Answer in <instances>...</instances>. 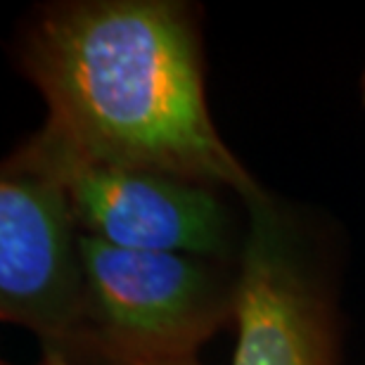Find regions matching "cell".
<instances>
[{"instance_id":"5","label":"cell","mask_w":365,"mask_h":365,"mask_svg":"<svg viewBox=\"0 0 365 365\" xmlns=\"http://www.w3.org/2000/svg\"><path fill=\"white\" fill-rule=\"evenodd\" d=\"M60 178L81 235L130 252L190 254L230 264L240 254L232 216L216 190L152 171L5 159Z\"/></svg>"},{"instance_id":"7","label":"cell","mask_w":365,"mask_h":365,"mask_svg":"<svg viewBox=\"0 0 365 365\" xmlns=\"http://www.w3.org/2000/svg\"><path fill=\"white\" fill-rule=\"evenodd\" d=\"M361 98H363V105H365V71H363V78H361Z\"/></svg>"},{"instance_id":"6","label":"cell","mask_w":365,"mask_h":365,"mask_svg":"<svg viewBox=\"0 0 365 365\" xmlns=\"http://www.w3.org/2000/svg\"><path fill=\"white\" fill-rule=\"evenodd\" d=\"M41 365H74L67 359H60V356H46ZM138 365H202L197 359H182V361H164V363H138Z\"/></svg>"},{"instance_id":"1","label":"cell","mask_w":365,"mask_h":365,"mask_svg":"<svg viewBox=\"0 0 365 365\" xmlns=\"http://www.w3.org/2000/svg\"><path fill=\"white\" fill-rule=\"evenodd\" d=\"M19 69L48 105L19 155L266 195L211 121L202 41L180 0H69L36 14Z\"/></svg>"},{"instance_id":"3","label":"cell","mask_w":365,"mask_h":365,"mask_svg":"<svg viewBox=\"0 0 365 365\" xmlns=\"http://www.w3.org/2000/svg\"><path fill=\"white\" fill-rule=\"evenodd\" d=\"M232 365H337L332 294L309 240L271 195L247 202Z\"/></svg>"},{"instance_id":"4","label":"cell","mask_w":365,"mask_h":365,"mask_svg":"<svg viewBox=\"0 0 365 365\" xmlns=\"http://www.w3.org/2000/svg\"><path fill=\"white\" fill-rule=\"evenodd\" d=\"M86 311L81 230L60 178L3 164L0 318L38 334L46 356L76 361Z\"/></svg>"},{"instance_id":"2","label":"cell","mask_w":365,"mask_h":365,"mask_svg":"<svg viewBox=\"0 0 365 365\" xmlns=\"http://www.w3.org/2000/svg\"><path fill=\"white\" fill-rule=\"evenodd\" d=\"M86 311L76 359L138 365L195 359L235 318V268L190 254L130 252L81 235Z\"/></svg>"}]
</instances>
